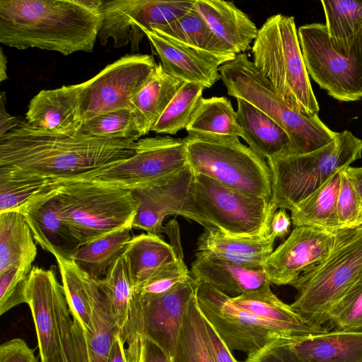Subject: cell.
<instances>
[{"instance_id":"1","label":"cell","mask_w":362,"mask_h":362,"mask_svg":"<svg viewBox=\"0 0 362 362\" xmlns=\"http://www.w3.org/2000/svg\"><path fill=\"white\" fill-rule=\"evenodd\" d=\"M136 141L56 134L17 120L0 136V179L47 182V186L124 160Z\"/></svg>"},{"instance_id":"2","label":"cell","mask_w":362,"mask_h":362,"mask_svg":"<svg viewBox=\"0 0 362 362\" xmlns=\"http://www.w3.org/2000/svg\"><path fill=\"white\" fill-rule=\"evenodd\" d=\"M101 0H0V42L65 56L91 52L102 23Z\"/></svg>"},{"instance_id":"3","label":"cell","mask_w":362,"mask_h":362,"mask_svg":"<svg viewBox=\"0 0 362 362\" xmlns=\"http://www.w3.org/2000/svg\"><path fill=\"white\" fill-rule=\"evenodd\" d=\"M218 71L230 96L255 106L286 131L290 139L287 154L316 151L337 137L338 133L325 125L318 115L291 108L245 53L221 65Z\"/></svg>"},{"instance_id":"4","label":"cell","mask_w":362,"mask_h":362,"mask_svg":"<svg viewBox=\"0 0 362 362\" xmlns=\"http://www.w3.org/2000/svg\"><path fill=\"white\" fill-rule=\"evenodd\" d=\"M253 64L292 109L308 115L320 110L303 57L293 16L276 14L259 28L252 47Z\"/></svg>"},{"instance_id":"5","label":"cell","mask_w":362,"mask_h":362,"mask_svg":"<svg viewBox=\"0 0 362 362\" xmlns=\"http://www.w3.org/2000/svg\"><path fill=\"white\" fill-rule=\"evenodd\" d=\"M361 156L362 140L344 130L329 144L316 151L267 159L272 173V217L279 209L291 211Z\"/></svg>"},{"instance_id":"6","label":"cell","mask_w":362,"mask_h":362,"mask_svg":"<svg viewBox=\"0 0 362 362\" xmlns=\"http://www.w3.org/2000/svg\"><path fill=\"white\" fill-rule=\"evenodd\" d=\"M361 282L362 226L346 230L327 257L291 284L298 294L290 305L306 320L325 326L332 308Z\"/></svg>"},{"instance_id":"7","label":"cell","mask_w":362,"mask_h":362,"mask_svg":"<svg viewBox=\"0 0 362 362\" xmlns=\"http://www.w3.org/2000/svg\"><path fill=\"white\" fill-rule=\"evenodd\" d=\"M49 187L81 246L132 226L138 203L129 189L80 180L62 181Z\"/></svg>"},{"instance_id":"8","label":"cell","mask_w":362,"mask_h":362,"mask_svg":"<svg viewBox=\"0 0 362 362\" xmlns=\"http://www.w3.org/2000/svg\"><path fill=\"white\" fill-rule=\"evenodd\" d=\"M183 139L187 161L194 173L270 202L272 173L267 163L238 137L188 134Z\"/></svg>"},{"instance_id":"9","label":"cell","mask_w":362,"mask_h":362,"mask_svg":"<svg viewBox=\"0 0 362 362\" xmlns=\"http://www.w3.org/2000/svg\"><path fill=\"white\" fill-rule=\"evenodd\" d=\"M298 35L308 75L339 101L362 98V29L354 40L336 41L322 23L299 27Z\"/></svg>"},{"instance_id":"10","label":"cell","mask_w":362,"mask_h":362,"mask_svg":"<svg viewBox=\"0 0 362 362\" xmlns=\"http://www.w3.org/2000/svg\"><path fill=\"white\" fill-rule=\"evenodd\" d=\"M194 190L204 214L226 235L270 234L272 217L267 199L226 187L199 173H194Z\"/></svg>"},{"instance_id":"11","label":"cell","mask_w":362,"mask_h":362,"mask_svg":"<svg viewBox=\"0 0 362 362\" xmlns=\"http://www.w3.org/2000/svg\"><path fill=\"white\" fill-rule=\"evenodd\" d=\"M194 177L188 163L175 173L130 189L138 203L132 228L160 236L166 216L179 215L195 221L205 230H218L197 202Z\"/></svg>"},{"instance_id":"12","label":"cell","mask_w":362,"mask_h":362,"mask_svg":"<svg viewBox=\"0 0 362 362\" xmlns=\"http://www.w3.org/2000/svg\"><path fill=\"white\" fill-rule=\"evenodd\" d=\"M188 164L184 139L170 136L139 139L134 154L120 162L62 181H90L132 189L175 173Z\"/></svg>"},{"instance_id":"13","label":"cell","mask_w":362,"mask_h":362,"mask_svg":"<svg viewBox=\"0 0 362 362\" xmlns=\"http://www.w3.org/2000/svg\"><path fill=\"white\" fill-rule=\"evenodd\" d=\"M157 64L148 54H127L79 83L83 122L97 115L130 109L133 96L154 74Z\"/></svg>"},{"instance_id":"14","label":"cell","mask_w":362,"mask_h":362,"mask_svg":"<svg viewBox=\"0 0 362 362\" xmlns=\"http://www.w3.org/2000/svg\"><path fill=\"white\" fill-rule=\"evenodd\" d=\"M195 0H113L103 1L102 23L98 37L105 45L112 39L117 48L131 45L138 52L145 36L142 29L160 28L179 18L194 6Z\"/></svg>"},{"instance_id":"15","label":"cell","mask_w":362,"mask_h":362,"mask_svg":"<svg viewBox=\"0 0 362 362\" xmlns=\"http://www.w3.org/2000/svg\"><path fill=\"white\" fill-rule=\"evenodd\" d=\"M197 300L204 317L231 351L238 350L249 356L278 339L290 338L206 283L199 281Z\"/></svg>"},{"instance_id":"16","label":"cell","mask_w":362,"mask_h":362,"mask_svg":"<svg viewBox=\"0 0 362 362\" xmlns=\"http://www.w3.org/2000/svg\"><path fill=\"white\" fill-rule=\"evenodd\" d=\"M346 230L332 231L310 226L295 227L263 265L270 284L291 285L303 273L327 257Z\"/></svg>"},{"instance_id":"17","label":"cell","mask_w":362,"mask_h":362,"mask_svg":"<svg viewBox=\"0 0 362 362\" xmlns=\"http://www.w3.org/2000/svg\"><path fill=\"white\" fill-rule=\"evenodd\" d=\"M53 267L45 269L33 267L27 287V304L35 327L41 362L60 351L62 322L70 312L63 286Z\"/></svg>"},{"instance_id":"18","label":"cell","mask_w":362,"mask_h":362,"mask_svg":"<svg viewBox=\"0 0 362 362\" xmlns=\"http://www.w3.org/2000/svg\"><path fill=\"white\" fill-rule=\"evenodd\" d=\"M199 285V281L190 274L183 281L164 293H137L141 308L143 337L158 345L171 362L185 313Z\"/></svg>"},{"instance_id":"19","label":"cell","mask_w":362,"mask_h":362,"mask_svg":"<svg viewBox=\"0 0 362 362\" xmlns=\"http://www.w3.org/2000/svg\"><path fill=\"white\" fill-rule=\"evenodd\" d=\"M98 284L108 301L129 361L138 362L143 338L141 308L123 254L98 279Z\"/></svg>"},{"instance_id":"20","label":"cell","mask_w":362,"mask_h":362,"mask_svg":"<svg viewBox=\"0 0 362 362\" xmlns=\"http://www.w3.org/2000/svg\"><path fill=\"white\" fill-rule=\"evenodd\" d=\"M165 72L183 83L211 88L221 78L218 69L235 58L199 50L177 42L156 30L142 29Z\"/></svg>"},{"instance_id":"21","label":"cell","mask_w":362,"mask_h":362,"mask_svg":"<svg viewBox=\"0 0 362 362\" xmlns=\"http://www.w3.org/2000/svg\"><path fill=\"white\" fill-rule=\"evenodd\" d=\"M35 241L54 257L71 259L81 247L71 227L63 217L54 190L48 187L21 209Z\"/></svg>"},{"instance_id":"22","label":"cell","mask_w":362,"mask_h":362,"mask_svg":"<svg viewBox=\"0 0 362 362\" xmlns=\"http://www.w3.org/2000/svg\"><path fill=\"white\" fill-rule=\"evenodd\" d=\"M31 127L61 134H75L83 123L79 84L42 90L30 100L25 114Z\"/></svg>"},{"instance_id":"23","label":"cell","mask_w":362,"mask_h":362,"mask_svg":"<svg viewBox=\"0 0 362 362\" xmlns=\"http://www.w3.org/2000/svg\"><path fill=\"white\" fill-rule=\"evenodd\" d=\"M270 285L230 297V299L237 306L271 324L290 338H302L329 331L325 326L313 324L302 317L272 291Z\"/></svg>"},{"instance_id":"24","label":"cell","mask_w":362,"mask_h":362,"mask_svg":"<svg viewBox=\"0 0 362 362\" xmlns=\"http://www.w3.org/2000/svg\"><path fill=\"white\" fill-rule=\"evenodd\" d=\"M194 7L214 33L238 55L247 50L259 29L233 2L195 0Z\"/></svg>"},{"instance_id":"25","label":"cell","mask_w":362,"mask_h":362,"mask_svg":"<svg viewBox=\"0 0 362 362\" xmlns=\"http://www.w3.org/2000/svg\"><path fill=\"white\" fill-rule=\"evenodd\" d=\"M276 236L233 237L218 230H205L197 240V252L250 269H260L274 251Z\"/></svg>"},{"instance_id":"26","label":"cell","mask_w":362,"mask_h":362,"mask_svg":"<svg viewBox=\"0 0 362 362\" xmlns=\"http://www.w3.org/2000/svg\"><path fill=\"white\" fill-rule=\"evenodd\" d=\"M190 274L231 298L270 284L263 269H247L201 252L196 253Z\"/></svg>"},{"instance_id":"27","label":"cell","mask_w":362,"mask_h":362,"mask_svg":"<svg viewBox=\"0 0 362 362\" xmlns=\"http://www.w3.org/2000/svg\"><path fill=\"white\" fill-rule=\"evenodd\" d=\"M236 112L242 138L256 153L264 159L288 153V134L268 115L242 99H237Z\"/></svg>"},{"instance_id":"28","label":"cell","mask_w":362,"mask_h":362,"mask_svg":"<svg viewBox=\"0 0 362 362\" xmlns=\"http://www.w3.org/2000/svg\"><path fill=\"white\" fill-rule=\"evenodd\" d=\"M300 362H362V332L329 331L292 339Z\"/></svg>"},{"instance_id":"29","label":"cell","mask_w":362,"mask_h":362,"mask_svg":"<svg viewBox=\"0 0 362 362\" xmlns=\"http://www.w3.org/2000/svg\"><path fill=\"white\" fill-rule=\"evenodd\" d=\"M36 242L21 210L0 213V274L13 267L31 270Z\"/></svg>"},{"instance_id":"30","label":"cell","mask_w":362,"mask_h":362,"mask_svg":"<svg viewBox=\"0 0 362 362\" xmlns=\"http://www.w3.org/2000/svg\"><path fill=\"white\" fill-rule=\"evenodd\" d=\"M184 83L164 71L160 63L131 100L132 111L142 136L146 135Z\"/></svg>"},{"instance_id":"31","label":"cell","mask_w":362,"mask_h":362,"mask_svg":"<svg viewBox=\"0 0 362 362\" xmlns=\"http://www.w3.org/2000/svg\"><path fill=\"white\" fill-rule=\"evenodd\" d=\"M123 255L135 288L143 286L158 271L178 257L173 247L160 236L148 233L132 237Z\"/></svg>"},{"instance_id":"32","label":"cell","mask_w":362,"mask_h":362,"mask_svg":"<svg viewBox=\"0 0 362 362\" xmlns=\"http://www.w3.org/2000/svg\"><path fill=\"white\" fill-rule=\"evenodd\" d=\"M341 171L291 211L295 227L310 226L332 231L345 229L339 224L337 207Z\"/></svg>"},{"instance_id":"33","label":"cell","mask_w":362,"mask_h":362,"mask_svg":"<svg viewBox=\"0 0 362 362\" xmlns=\"http://www.w3.org/2000/svg\"><path fill=\"white\" fill-rule=\"evenodd\" d=\"M54 257L71 315L83 330L88 332L91 325L93 301L100 290L98 280L81 270L73 259Z\"/></svg>"},{"instance_id":"34","label":"cell","mask_w":362,"mask_h":362,"mask_svg":"<svg viewBox=\"0 0 362 362\" xmlns=\"http://www.w3.org/2000/svg\"><path fill=\"white\" fill-rule=\"evenodd\" d=\"M189 135L242 137L237 112L226 97L202 98L186 127Z\"/></svg>"},{"instance_id":"35","label":"cell","mask_w":362,"mask_h":362,"mask_svg":"<svg viewBox=\"0 0 362 362\" xmlns=\"http://www.w3.org/2000/svg\"><path fill=\"white\" fill-rule=\"evenodd\" d=\"M132 226L119 228L79 247L71 259L95 279L103 278L112 264L124 253L132 239Z\"/></svg>"},{"instance_id":"36","label":"cell","mask_w":362,"mask_h":362,"mask_svg":"<svg viewBox=\"0 0 362 362\" xmlns=\"http://www.w3.org/2000/svg\"><path fill=\"white\" fill-rule=\"evenodd\" d=\"M185 45L210 53L235 57L214 33L193 7L185 14L158 29H153Z\"/></svg>"},{"instance_id":"37","label":"cell","mask_w":362,"mask_h":362,"mask_svg":"<svg viewBox=\"0 0 362 362\" xmlns=\"http://www.w3.org/2000/svg\"><path fill=\"white\" fill-rule=\"evenodd\" d=\"M86 362H107L118 331L108 301L100 288L93 305L91 325L84 332Z\"/></svg>"},{"instance_id":"38","label":"cell","mask_w":362,"mask_h":362,"mask_svg":"<svg viewBox=\"0 0 362 362\" xmlns=\"http://www.w3.org/2000/svg\"><path fill=\"white\" fill-rule=\"evenodd\" d=\"M172 362H214L205 335L204 317L197 293L190 299L184 315Z\"/></svg>"},{"instance_id":"39","label":"cell","mask_w":362,"mask_h":362,"mask_svg":"<svg viewBox=\"0 0 362 362\" xmlns=\"http://www.w3.org/2000/svg\"><path fill=\"white\" fill-rule=\"evenodd\" d=\"M205 88L200 84L184 83L154 124L151 132L174 135L186 129L203 98L202 94Z\"/></svg>"},{"instance_id":"40","label":"cell","mask_w":362,"mask_h":362,"mask_svg":"<svg viewBox=\"0 0 362 362\" xmlns=\"http://www.w3.org/2000/svg\"><path fill=\"white\" fill-rule=\"evenodd\" d=\"M329 36L336 41L354 40L362 29V1L322 0Z\"/></svg>"},{"instance_id":"41","label":"cell","mask_w":362,"mask_h":362,"mask_svg":"<svg viewBox=\"0 0 362 362\" xmlns=\"http://www.w3.org/2000/svg\"><path fill=\"white\" fill-rule=\"evenodd\" d=\"M79 132L101 139H129L134 141L142 136L130 109L109 112L85 120Z\"/></svg>"},{"instance_id":"42","label":"cell","mask_w":362,"mask_h":362,"mask_svg":"<svg viewBox=\"0 0 362 362\" xmlns=\"http://www.w3.org/2000/svg\"><path fill=\"white\" fill-rule=\"evenodd\" d=\"M325 325L329 331L362 332V282L332 308Z\"/></svg>"},{"instance_id":"43","label":"cell","mask_w":362,"mask_h":362,"mask_svg":"<svg viewBox=\"0 0 362 362\" xmlns=\"http://www.w3.org/2000/svg\"><path fill=\"white\" fill-rule=\"evenodd\" d=\"M47 182H17L0 179V213L21 210L48 188Z\"/></svg>"},{"instance_id":"44","label":"cell","mask_w":362,"mask_h":362,"mask_svg":"<svg viewBox=\"0 0 362 362\" xmlns=\"http://www.w3.org/2000/svg\"><path fill=\"white\" fill-rule=\"evenodd\" d=\"M30 272L26 269L13 267L0 274V315L20 304H27Z\"/></svg>"},{"instance_id":"45","label":"cell","mask_w":362,"mask_h":362,"mask_svg":"<svg viewBox=\"0 0 362 362\" xmlns=\"http://www.w3.org/2000/svg\"><path fill=\"white\" fill-rule=\"evenodd\" d=\"M71 315L69 312L62 322L60 351L54 357L42 362H86L83 331Z\"/></svg>"},{"instance_id":"46","label":"cell","mask_w":362,"mask_h":362,"mask_svg":"<svg viewBox=\"0 0 362 362\" xmlns=\"http://www.w3.org/2000/svg\"><path fill=\"white\" fill-rule=\"evenodd\" d=\"M337 207L342 228H355L362 226V204L344 170L341 174Z\"/></svg>"},{"instance_id":"47","label":"cell","mask_w":362,"mask_h":362,"mask_svg":"<svg viewBox=\"0 0 362 362\" xmlns=\"http://www.w3.org/2000/svg\"><path fill=\"white\" fill-rule=\"evenodd\" d=\"M189 274L182 257L178 256L175 261L164 266L135 291L139 295H160L174 288Z\"/></svg>"},{"instance_id":"48","label":"cell","mask_w":362,"mask_h":362,"mask_svg":"<svg viewBox=\"0 0 362 362\" xmlns=\"http://www.w3.org/2000/svg\"><path fill=\"white\" fill-rule=\"evenodd\" d=\"M292 339L296 338L278 339L247 356L243 362H300L290 346Z\"/></svg>"},{"instance_id":"49","label":"cell","mask_w":362,"mask_h":362,"mask_svg":"<svg viewBox=\"0 0 362 362\" xmlns=\"http://www.w3.org/2000/svg\"><path fill=\"white\" fill-rule=\"evenodd\" d=\"M0 362H40L25 340L14 338L0 346Z\"/></svg>"},{"instance_id":"50","label":"cell","mask_w":362,"mask_h":362,"mask_svg":"<svg viewBox=\"0 0 362 362\" xmlns=\"http://www.w3.org/2000/svg\"><path fill=\"white\" fill-rule=\"evenodd\" d=\"M204 317V316H203ZM207 345L214 362H238L213 326L204 317Z\"/></svg>"},{"instance_id":"51","label":"cell","mask_w":362,"mask_h":362,"mask_svg":"<svg viewBox=\"0 0 362 362\" xmlns=\"http://www.w3.org/2000/svg\"><path fill=\"white\" fill-rule=\"evenodd\" d=\"M138 362H171L165 352L150 339L143 337Z\"/></svg>"},{"instance_id":"52","label":"cell","mask_w":362,"mask_h":362,"mask_svg":"<svg viewBox=\"0 0 362 362\" xmlns=\"http://www.w3.org/2000/svg\"><path fill=\"white\" fill-rule=\"evenodd\" d=\"M291 218L285 209H279L274 214L269 226L270 233L276 238L284 239L290 232Z\"/></svg>"},{"instance_id":"53","label":"cell","mask_w":362,"mask_h":362,"mask_svg":"<svg viewBox=\"0 0 362 362\" xmlns=\"http://www.w3.org/2000/svg\"><path fill=\"white\" fill-rule=\"evenodd\" d=\"M5 105V92H1L0 97V136L9 132L18 120L16 117L10 115L6 112Z\"/></svg>"},{"instance_id":"54","label":"cell","mask_w":362,"mask_h":362,"mask_svg":"<svg viewBox=\"0 0 362 362\" xmlns=\"http://www.w3.org/2000/svg\"><path fill=\"white\" fill-rule=\"evenodd\" d=\"M107 362H129L124 344L119 334L115 338Z\"/></svg>"},{"instance_id":"55","label":"cell","mask_w":362,"mask_h":362,"mask_svg":"<svg viewBox=\"0 0 362 362\" xmlns=\"http://www.w3.org/2000/svg\"><path fill=\"white\" fill-rule=\"evenodd\" d=\"M344 173L351 182L362 204V167L353 168L349 166L344 169Z\"/></svg>"},{"instance_id":"56","label":"cell","mask_w":362,"mask_h":362,"mask_svg":"<svg viewBox=\"0 0 362 362\" xmlns=\"http://www.w3.org/2000/svg\"><path fill=\"white\" fill-rule=\"evenodd\" d=\"M6 57L4 53L3 49L1 48L0 51V81L2 82L7 79L6 74Z\"/></svg>"}]
</instances>
